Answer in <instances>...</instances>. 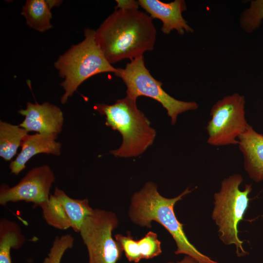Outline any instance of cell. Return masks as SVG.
<instances>
[{
	"label": "cell",
	"instance_id": "obj_21",
	"mask_svg": "<svg viewBox=\"0 0 263 263\" xmlns=\"http://www.w3.org/2000/svg\"><path fill=\"white\" fill-rule=\"evenodd\" d=\"M168 263H199L197 260L193 258L186 255L183 260L177 262H169Z\"/></svg>",
	"mask_w": 263,
	"mask_h": 263
},
{
	"label": "cell",
	"instance_id": "obj_17",
	"mask_svg": "<svg viewBox=\"0 0 263 263\" xmlns=\"http://www.w3.org/2000/svg\"><path fill=\"white\" fill-rule=\"evenodd\" d=\"M28 132L19 125L0 121V156L9 161L16 155Z\"/></svg>",
	"mask_w": 263,
	"mask_h": 263
},
{
	"label": "cell",
	"instance_id": "obj_15",
	"mask_svg": "<svg viewBox=\"0 0 263 263\" xmlns=\"http://www.w3.org/2000/svg\"><path fill=\"white\" fill-rule=\"evenodd\" d=\"M114 237L129 262L137 263L142 259H151L162 253L161 242L157 234L151 231L138 240H134L130 234L127 236L117 234Z\"/></svg>",
	"mask_w": 263,
	"mask_h": 263
},
{
	"label": "cell",
	"instance_id": "obj_3",
	"mask_svg": "<svg viewBox=\"0 0 263 263\" xmlns=\"http://www.w3.org/2000/svg\"><path fill=\"white\" fill-rule=\"evenodd\" d=\"M106 117L105 124L119 132L122 136L120 147L110 151L116 157L129 158L142 154L155 139L156 131L136 105V100L127 96L112 105L96 104L94 106Z\"/></svg>",
	"mask_w": 263,
	"mask_h": 263
},
{
	"label": "cell",
	"instance_id": "obj_11",
	"mask_svg": "<svg viewBox=\"0 0 263 263\" xmlns=\"http://www.w3.org/2000/svg\"><path fill=\"white\" fill-rule=\"evenodd\" d=\"M18 113L25 117L19 125L28 132L58 135L62 131L64 117L61 110L48 102L39 104L28 102L26 108Z\"/></svg>",
	"mask_w": 263,
	"mask_h": 263
},
{
	"label": "cell",
	"instance_id": "obj_5",
	"mask_svg": "<svg viewBox=\"0 0 263 263\" xmlns=\"http://www.w3.org/2000/svg\"><path fill=\"white\" fill-rule=\"evenodd\" d=\"M242 182L239 174H233L222 181L220 191L214 195L215 206L212 216L218 226L220 239L226 245L235 244L238 257L248 254L239 238L238 225L248 207V196L252 190L250 185H246L244 189L241 190L239 186Z\"/></svg>",
	"mask_w": 263,
	"mask_h": 263
},
{
	"label": "cell",
	"instance_id": "obj_2",
	"mask_svg": "<svg viewBox=\"0 0 263 263\" xmlns=\"http://www.w3.org/2000/svg\"><path fill=\"white\" fill-rule=\"evenodd\" d=\"M192 190L187 188L177 197L167 198L159 193L155 183L147 182L132 197L130 218L132 222L142 227L150 228L152 221L161 224L171 234L176 244L175 254L190 256L199 263H219L200 252L190 243L184 231L183 225L176 217L174 211L175 204Z\"/></svg>",
	"mask_w": 263,
	"mask_h": 263
},
{
	"label": "cell",
	"instance_id": "obj_20",
	"mask_svg": "<svg viewBox=\"0 0 263 263\" xmlns=\"http://www.w3.org/2000/svg\"><path fill=\"white\" fill-rule=\"evenodd\" d=\"M117 6L115 9L132 10L138 9V1L133 0H116Z\"/></svg>",
	"mask_w": 263,
	"mask_h": 263
},
{
	"label": "cell",
	"instance_id": "obj_10",
	"mask_svg": "<svg viewBox=\"0 0 263 263\" xmlns=\"http://www.w3.org/2000/svg\"><path fill=\"white\" fill-rule=\"evenodd\" d=\"M40 208L48 225L59 230L71 228L77 233L85 218L94 210L87 199H74L57 187Z\"/></svg>",
	"mask_w": 263,
	"mask_h": 263
},
{
	"label": "cell",
	"instance_id": "obj_14",
	"mask_svg": "<svg viewBox=\"0 0 263 263\" xmlns=\"http://www.w3.org/2000/svg\"><path fill=\"white\" fill-rule=\"evenodd\" d=\"M238 145L244 159V167L256 182L263 180V135L249 125L238 137Z\"/></svg>",
	"mask_w": 263,
	"mask_h": 263
},
{
	"label": "cell",
	"instance_id": "obj_8",
	"mask_svg": "<svg viewBox=\"0 0 263 263\" xmlns=\"http://www.w3.org/2000/svg\"><path fill=\"white\" fill-rule=\"evenodd\" d=\"M245 99L235 93L219 100L212 107L206 127L207 143L214 146L238 144V137L248 126L245 117Z\"/></svg>",
	"mask_w": 263,
	"mask_h": 263
},
{
	"label": "cell",
	"instance_id": "obj_9",
	"mask_svg": "<svg viewBox=\"0 0 263 263\" xmlns=\"http://www.w3.org/2000/svg\"><path fill=\"white\" fill-rule=\"evenodd\" d=\"M55 181L53 171L48 165L35 167L16 185L10 187L2 184L0 188V204L24 201L33 204L34 207L45 204L50 196V188Z\"/></svg>",
	"mask_w": 263,
	"mask_h": 263
},
{
	"label": "cell",
	"instance_id": "obj_12",
	"mask_svg": "<svg viewBox=\"0 0 263 263\" xmlns=\"http://www.w3.org/2000/svg\"><path fill=\"white\" fill-rule=\"evenodd\" d=\"M138 2L152 19H157L162 22L161 31L164 34H169L173 30L180 35H183L185 31L193 32L182 16V12L187 9L184 0H175L169 3L159 0H139Z\"/></svg>",
	"mask_w": 263,
	"mask_h": 263
},
{
	"label": "cell",
	"instance_id": "obj_16",
	"mask_svg": "<svg viewBox=\"0 0 263 263\" xmlns=\"http://www.w3.org/2000/svg\"><path fill=\"white\" fill-rule=\"evenodd\" d=\"M51 8L45 0H27L22 7L21 14L30 28L43 32L53 27Z\"/></svg>",
	"mask_w": 263,
	"mask_h": 263
},
{
	"label": "cell",
	"instance_id": "obj_7",
	"mask_svg": "<svg viewBox=\"0 0 263 263\" xmlns=\"http://www.w3.org/2000/svg\"><path fill=\"white\" fill-rule=\"evenodd\" d=\"M118 223L114 213L97 208L85 218L79 233L88 251V263H116L121 258L123 249L112 237Z\"/></svg>",
	"mask_w": 263,
	"mask_h": 263
},
{
	"label": "cell",
	"instance_id": "obj_19",
	"mask_svg": "<svg viewBox=\"0 0 263 263\" xmlns=\"http://www.w3.org/2000/svg\"><path fill=\"white\" fill-rule=\"evenodd\" d=\"M75 238L70 234L56 236L43 263H60L65 252L74 246Z\"/></svg>",
	"mask_w": 263,
	"mask_h": 263
},
{
	"label": "cell",
	"instance_id": "obj_18",
	"mask_svg": "<svg viewBox=\"0 0 263 263\" xmlns=\"http://www.w3.org/2000/svg\"><path fill=\"white\" fill-rule=\"evenodd\" d=\"M263 19V0H251L250 7L241 14L240 23L242 29L251 33L261 25Z\"/></svg>",
	"mask_w": 263,
	"mask_h": 263
},
{
	"label": "cell",
	"instance_id": "obj_4",
	"mask_svg": "<svg viewBox=\"0 0 263 263\" xmlns=\"http://www.w3.org/2000/svg\"><path fill=\"white\" fill-rule=\"evenodd\" d=\"M84 39L73 45L55 62L64 90L60 101L65 104L84 81L98 74L115 73L117 69L107 60L95 38V30H84Z\"/></svg>",
	"mask_w": 263,
	"mask_h": 263
},
{
	"label": "cell",
	"instance_id": "obj_1",
	"mask_svg": "<svg viewBox=\"0 0 263 263\" xmlns=\"http://www.w3.org/2000/svg\"><path fill=\"white\" fill-rule=\"evenodd\" d=\"M156 35L152 19L138 9H115L95 31V40L112 65L152 50Z\"/></svg>",
	"mask_w": 263,
	"mask_h": 263
},
{
	"label": "cell",
	"instance_id": "obj_22",
	"mask_svg": "<svg viewBox=\"0 0 263 263\" xmlns=\"http://www.w3.org/2000/svg\"><path fill=\"white\" fill-rule=\"evenodd\" d=\"M46 2L49 6V7L52 9V8L55 6H59L60 3L62 2L61 0H46Z\"/></svg>",
	"mask_w": 263,
	"mask_h": 263
},
{
	"label": "cell",
	"instance_id": "obj_6",
	"mask_svg": "<svg viewBox=\"0 0 263 263\" xmlns=\"http://www.w3.org/2000/svg\"><path fill=\"white\" fill-rule=\"evenodd\" d=\"M117 69L114 75L125 84L126 96L135 100L145 96L159 102L166 110L172 125L176 123L179 114L198 108L195 102L177 100L165 92L162 83L154 78L146 67L143 56L131 60L124 68Z\"/></svg>",
	"mask_w": 263,
	"mask_h": 263
},
{
	"label": "cell",
	"instance_id": "obj_13",
	"mask_svg": "<svg viewBox=\"0 0 263 263\" xmlns=\"http://www.w3.org/2000/svg\"><path fill=\"white\" fill-rule=\"evenodd\" d=\"M57 135L37 133L27 134L23 139L21 150L9 165L11 173L18 175L26 167L27 162L39 153L60 155L61 144L56 141Z\"/></svg>",
	"mask_w": 263,
	"mask_h": 263
}]
</instances>
